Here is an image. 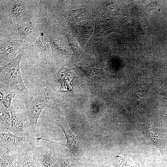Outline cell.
<instances>
[{
  "label": "cell",
  "instance_id": "8fae6325",
  "mask_svg": "<svg viewBox=\"0 0 167 167\" xmlns=\"http://www.w3.org/2000/svg\"><path fill=\"white\" fill-rule=\"evenodd\" d=\"M49 29L46 32L52 49L50 63L56 64L66 60L70 56V53L64 44L58 38L53 36Z\"/></svg>",
  "mask_w": 167,
  "mask_h": 167
},
{
  "label": "cell",
  "instance_id": "44dd1931",
  "mask_svg": "<svg viewBox=\"0 0 167 167\" xmlns=\"http://www.w3.org/2000/svg\"><path fill=\"white\" fill-rule=\"evenodd\" d=\"M75 165V160L72 157L61 153L58 160L50 167H74Z\"/></svg>",
  "mask_w": 167,
  "mask_h": 167
},
{
  "label": "cell",
  "instance_id": "7c38bea8",
  "mask_svg": "<svg viewBox=\"0 0 167 167\" xmlns=\"http://www.w3.org/2000/svg\"><path fill=\"white\" fill-rule=\"evenodd\" d=\"M43 33L36 39L32 46L34 47L37 58L43 62L49 63L51 58L52 49L46 30L43 35Z\"/></svg>",
  "mask_w": 167,
  "mask_h": 167
},
{
  "label": "cell",
  "instance_id": "ba28073f",
  "mask_svg": "<svg viewBox=\"0 0 167 167\" xmlns=\"http://www.w3.org/2000/svg\"><path fill=\"white\" fill-rule=\"evenodd\" d=\"M26 41L0 36V66H4L26 48L31 47Z\"/></svg>",
  "mask_w": 167,
  "mask_h": 167
},
{
  "label": "cell",
  "instance_id": "4fadbf2b",
  "mask_svg": "<svg viewBox=\"0 0 167 167\" xmlns=\"http://www.w3.org/2000/svg\"><path fill=\"white\" fill-rule=\"evenodd\" d=\"M91 14L85 8L65 11L60 13L56 20L59 23L74 26L81 20L91 18Z\"/></svg>",
  "mask_w": 167,
  "mask_h": 167
},
{
  "label": "cell",
  "instance_id": "6da1fadb",
  "mask_svg": "<svg viewBox=\"0 0 167 167\" xmlns=\"http://www.w3.org/2000/svg\"><path fill=\"white\" fill-rule=\"evenodd\" d=\"M38 1H0V24H20L36 20Z\"/></svg>",
  "mask_w": 167,
  "mask_h": 167
},
{
  "label": "cell",
  "instance_id": "52a82bcc",
  "mask_svg": "<svg viewBox=\"0 0 167 167\" xmlns=\"http://www.w3.org/2000/svg\"><path fill=\"white\" fill-rule=\"evenodd\" d=\"M0 152L8 151L19 155L24 151L32 148L36 139L14 135L10 131L0 132Z\"/></svg>",
  "mask_w": 167,
  "mask_h": 167
},
{
  "label": "cell",
  "instance_id": "8992f818",
  "mask_svg": "<svg viewBox=\"0 0 167 167\" xmlns=\"http://www.w3.org/2000/svg\"><path fill=\"white\" fill-rule=\"evenodd\" d=\"M50 121L58 126L63 131L66 139L65 144H62L50 140L51 142L65 146L70 150L74 156L80 159L84 154V147L82 141L77 136L75 135L69 128L66 117L58 115L52 118Z\"/></svg>",
  "mask_w": 167,
  "mask_h": 167
},
{
  "label": "cell",
  "instance_id": "d4e9b609",
  "mask_svg": "<svg viewBox=\"0 0 167 167\" xmlns=\"http://www.w3.org/2000/svg\"><path fill=\"white\" fill-rule=\"evenodd\" d=\"M74 167H82V166H77L76 165H75Z\"/></svg>",
  "mask_w": 167,
  "mask_h": 167
},
{
  "label": "cell",
  "instance_id": "5bb4252c",
  "mask_svg": "<svg viewBox=\"0 0 167 167\" xmlns=\"http://www.w3.org/2000/svg\"><path fill=\"white\" fill-rule=\"evenodd\" d=\"M94 24L92 22H88L82 25L77 26L74 36L78 38L82 49H84L86 43L93 33Z\"/></svg>",
  "mask_w": 167,
  "mask_h": 167
},
{
  "label": "cell",
  "instance_id": "9a60e30c",
  "mask_svg": "<svg viewBox=\"0 0 167 167\" xmlns=\"http://www.w3.org/2000/svg\"><path fill=\"white\" fill-rule=\"evenodd\" d=\"M81 70L88 78L92 80H99L108 76L109 75V68L100 69L93 66H79L75 65Z\"/></svg>",
  "mask_w": 167,
  "mask_h": 167
},
{
  "label": "cell",
  "instance_id": "5b68a950",
  "mask_svg": "<svg viewBox=\"0 0 167 167\" xmlns=\"http://www.w3.org/2000/svg\"><path fill=\"white\" fill-rule=\"evenodd\" d=\"M32 148L36 163L38 167H50L58 160L60 153L56 151L54 143L48 139L38 137Z\"/></svg>",
  "mask_w": 167,
  "mask_h": 167
},
{
  "label": "cell",
  "instance_id": "d6986e66",
  "mask_svg": "<svg viewBox=\"0 0 167 167\" xmlns=\"http://www.w3.org/2000/svg\"><path fill=\"white\" fill-rule=\"evenodd\" d=\"M11 123L10 110L0 106V132L7 133L9 131Z\"/></svg>",
  "mask_w": 167,
  "mask_h": 167
},
{
  "label": "cell",
  "instance_id": "7a4b0ae2",
  "mask_svg": "<svg viewBox=\"0 0 167 167\" xmlns=\"http://www.w3.org/2000/svg\"><path fill=\"white\" fill-rule=\"evenodd\" d=\"M49 28V24L41 19L26 23L0 24V36L34 43Z\"/></svg>",
  "mask_w": 167,
  "mask_h": 167
},
{
  "label": "cell",
  "instance_id": "277c9868",
  "mask_svg": "<svg viewBox=\"0 0 167 167\" xmlns=\"http://www.w3.org/2000/svg\"><path fill=\"white\" fill-rule=\"evenodd\" d=\"M46 88L32 93L29 91L23 95L32 131L36 134L37 122L41 112L49 104L50 98L46 95Z\"/></svg>",
  "mask_w": 167,
  "mask_h": 167
},
{
  "label": "cell",
  "instance_id": "603a6c76",
  "mask_svg": "<svg viewBox=\"0 0 167 167\" xmlns=\"http://www.w3.org/2000/svg\"><path fill=\"white\" fill-rule=\"evenodd\" d=\"M15 92L10 91L6 96L4 97L2 94L1 93V106H3L6 109L10 110L12 105V100L15 97Z\"/></svg>",
  "mask_w": 167,
  "mask_h": 167
},
{
  "label": "cell",
  "instance_id": "e0dca14e",
  "mask_svg": "<svg viewBox=\"0 0 167 167\" xmlns=\"http://www.w3.org/2000/svg\"><path fill=\"white\" fill-rule=\"evenodd\" d=\"M0 167H17L19 155L8 151L0 152Z\"/></svg>",
  "mask_w": 167,
  "mask_h": 167
},
{
  "label": "cell",
  "instance_id": "ffe728a7",
  "mask_svg": "<svg viewBox=\"0 0 167 167\" xmlns=\"http://www.w3.org/2000/svg\"><path fill=\"white\" fill-rule=\"evenodd\" d=\"M111 163L114 167H137L129 158L122 153H117L113 157Z\"/></svg>",
  "mask_w": 167,
  "mask_h": 167
},
{
  "label": "cell",
  "instance_id": "30bf717a",
  "mask_svg": "<svg viewBox=\"0 0 167 167\" xmlns=\"http://www.w3.org/2000/svg\"><path fill=\"white\" fill-rule=\"evenodd\" d=\"M146 138L150 144L156 146L162 155H167L165 149L167 143V133L162 128L157 127L151 123H146L144 129Z\"/></svg>",
  "mask_w": 167,
  "mask_h": 167
},
{
  "label": "cell",
  "instance_id": "cb8c5ba5",
  "mask_svg": "<svg viewBox=\"0 0 167 167\" xmlns=\"http://www.w3.org/2000/svg\"><path fill=\"white\" fill-rule=\"evenodd\" d=\"M106 163L102 161H100L98 163V167H104Z\"/></svg>",
  "mask_w": 167,
  "mask_h": 167
},
{
  "label": "cell",
  "instance_id": "7402d4cb",
  "mask_svg": "<svg viewBox=\"0 0 167 167\" xmlns=\"http://www.w3.org/2000/svg\"><path fill=\"white\" fill-rule=\"evenodd\" d=\"M72 50L74 55L77 57L81 58L86 56V54L80 48L75 40L72 36H66Z\"/></svg>",
  "mask_w": 167,
  "mask_h": 167
},
{
  "label": "cell",
  "instance_id": "3957f363",
  "mask_svg": "<svg viewBox=\"0 0 167 167\" xmlns=\"http://www.w3.org/2000/svg\"><path fill=\"white\" fill-rule=\"evenodd\" d=\"M22 51L15 59L4 66L0 67V80L11 91L22 96L29 91L25 87L21 74L20 64L24 55Z\"/></svg>",
  "mask_w": 167,
  "mask_h": 167
},
{
  "label": "cell",
  "instance_id": "2e32d148",
  "mask_svg": "<svg viewBox=\"0 0 167 167\" xmlns=\"http://www.w3.org/2000/svg\"><path fill=\"white\" fill-rule=\"evenodd\" d=\"M33 148L19 154L18 158L17 167H38L35 162Z\"/></svg>",
  "mask_w": 167,
  "mask_h": 167
},
{
  "label": "cell",
  "instance_id": "9c48e42d",
  "mask_svg": "<svg viewBox=\"0 0 167 167\" xmlns=\"http://www.w3.org/2000/svg\"><path fill=\"white\" fill-rule=\"evenodd\" d=\"M11 123L9 131L19 136L34 139L29 118L20 114L18 110L11 105L10 109Z\"/></svg>",
  "mask_w": 167,
  "mask_h": 167
},
{
  "label": "cell",
  "instance_id": "ac0fdd59",
  "mask_svg": "<svg viewBox=\"0 0 167 167\" xmlns=\"http://www.w3.org/2000/svg\"><path fill=\"white\" fill-rule=\"evenodd\" d=\"M153 81L151 79L139 80L137 84L135 92V98L136 100H140L146 96Z\"/></svg>",
  "mask_w": 167,
  "mask_h": 167
}]
</instances>
